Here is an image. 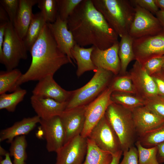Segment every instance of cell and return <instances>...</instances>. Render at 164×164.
Here are the masks:
<instances>
[{
	"label": "cell",
	"mask_w": 164,
	"mask_h": 164,
	"mask_svg": "<svg viewBox=\"0 0 164 164\" xmlns=\"http://www.w3.org/2000/svg\"><path fill=\"white\" fill-rule=\"evenodd\" d=\"M8 22L0 23V61L2 58L3 44L5 29Z\"/></svg>",
	"instance_id": "cell-41"
},
{
	"label": "cell",
	"mask_w": 164,
	"mask_h": 164,
	"mask_svg": "<svg viewBox=\"0 0 164 164\" xmlns=\"http://www.w3.org/2000/svg\"><path fill=\"white\" fill-rule=\"evenodd\" d=\"M87 105L65 109L60 116L65 133L64 144L82 133L85 124Z\"/></svg>",
	"instance_id": "cell-14"
},
{
	"label": "cell",
	"mask_w": 164,
	"mask_h": 164,
	"mask_svg": "<svg viewBox=\"0 0 164 164\" xmlns=\"http://www.w3.org/2000/svg\"><path fill=\"white\" fill-rule=\"evenodd\" d=\"M9 153L7 152L5 156V158L4 159L0 160V164H13L12 162Z\"/></svg>",
	"instance_id": "cell-46"
},
{
	"label": "cell",
	"mask_w": 164,
	"mask_h": 164,
	"mask_svg": "<svg viewBox=\"0 0 164 164\" xmlns=\"http://www.w3.org/2000/svg\"><path fill=\"white\" fill-rule=\"evenodd\" d=\"M68 29L76 43L84 47L92 45L101 50L119 42V36L92 0H82L67 20Z\"/></svg>",
	"instance_id": "cell-1"
},
{
	"label": "cell",
	"mask_w": 164,
	"mask_h": 164,
	"mask_svg": "<svg viewBox=\"0 0 164 164\" xmlns=\"http://www.w3.org/2000/svg\"><path fill=\"white\" fill-rule=\"evenodd\" d=\"M39 123L46 141L47 151L56 152L63 145L65 139V132L60 116L46 120L41 119Z\"/></svg>",
	"instance_id": "cell-13"
},
{
	"label": "cell",
	"mask_w": 164,
	"mask_h": 164,
	"mask_svg": "<svg viewBox=\"0 0 164 164\" xmlns=\"http://www.w3.org/2000/svg\"><path fill=\"white\" fill-rule=\"evenodd\" d=\"M157 159L159 164L164 163V142L157 146Z\"/></svg>",
	"instance_id": "cell-42"
},
{
	"label": "cell",
	"mask_w": 164,
	"mask_h": 164,
	"mask_svg": "<svg viewBox=\"0 0 164 164\" xmlns=\"http://www.w3.org/2000/svg\"><path fill=\"white\" fill-rule=\"evenodd\" d=\"M109 86L113 91L135 94V91L132 80L128 73L124 75L115 76Z\"/></svg>",
	"instance_id": "cell-31"
},
{
	"label": "cell",
	"mask_w": 164,
	"mask_h": 164,
	"mask_svg": "<svg viewBox=\"0 0 164 164\" xmlns=\"http://www.w3.org/2000/svg\"><path fill=\"white\" fill-rule=\"evenodd\" d=\"M119 42L110 47L102 50L94 46L91 59L97 68H101L118 75L121 70V63L118 55Z\"/></svg>",
	"instance_id": "cell-15"
},
{
	"label": "cell",
	"mask_w": 164,
	"mask_h": 164,
	"mask_svg": "<svg viewBox=\"0 0 164 164\" xmlns=\"http://www.w3.org/2000/svg\"><path fill=\"white\" fill-rule=\"evenodd\" d=\"M10 21L9 16L4 8L0 5V23L8 22Z\"/></svg>",
	"instance_id": "cell-43"
},
{
	"label": "cell",
	"mask_w": 164,
	"mask_h": 164,
	"mask_svg": "<svg viewBox=\"0 0 164 164\" xmlns=\"http://www.w3.org/2000/svg\"><path fill=\"white\" fill-rule=\"evenodd\" d=\"M162 70H163V71H164V66L162 68Z\"/></svg>",
	"instance_id": "cell-49"
},
{
	"label": "cell",
	"mask_w": 164,
	"mask_h": 164,
	"mask_svg": "<svg viewBox=\"0 0 164 164\" xmlns=\"http://www.w3.org/2000/svg\"><path fill=\"white\" fill-rule=\"evenodd\" d=\"M133 49L135 60L142 65L154 57L164 55V31L158 35L134 39Z\"/></svg>",
	"instance_id": "cell-9"
},
{
	"label": "cell",
	"mask_w": 164,
	"mask_h": 164,
	"mask_svg": "<svg viewBox=\"0 0 164 164\" xmlns=\"http://www.w3.org/2000/svg\"><path fill=\"white\" fill-rule=\"evenodd\" d=\"M38 7L46 23H53L58 16L56 0H38Z\"/></svg>",
	"instance_id": "cell-32"
},
{
	"label": "cell",
	"mask_w": 164,
	"mask_h": 164,
	"mask_svg": "<svg viewBox=\"0 0 164 164\" xmlns=\"http://www.w3.org/2000/svg\"><path fill=\"white\" fill-rule=\"evenodd\" d=\"M11 144L9 153L13 157V164H26L27 144L25 135L16 137Z\"/></svg>",
	"instance_id": "cell-28"
},
{
	"label": "cell",
	"mask_w": 164,
	"mask_h": 164,
	"mask_svg": "<svg viewBox=\"0 0 164 164\" xmlns=\"http://www.w3.org/2000/svg\"><path fill=\"white\" fill-rule=\"evenodd\" d=\"M131 110L138 138L164 122V118L145 105Z\"/></svg>",
	"instance_id": "cell-16"
},
{
	"label": "cell",
	"mask_w": 164,
	"mask_h": 164,
	"mask_svg": "<svg viewBox=\"0 0 164 164\" xmlns=\"http://www.w3.org/2000/svg\"><path fill=\"white\" fill-rule=\"evenodd\" d=\"M134 87L135 94L145 100L158 95L155 84L142 65L136 61L128 72Z\"/></svg>",
	"instance_id": "cell-12"
},
{
	"label": "cell",
	"mask_w": 164,
	"mask_h": 164,
	"mask_svg": "<svg viewBox=\"0 0 164 164\" xmlns=\"http://www.w3.org/2000/svg\"><path fill=\"white\" fill-rule=\"evenodd\" d=\"M135 145L138 151V164H159L157 159V146L145 148L138 140Z\"/></svg>",
	"instance_id": "cell-33"
},
{
	"label": "cell",
	"mask_w": 164,
	"mask_h": 164,
	"mask_svg": "<svg viewBox=\"0 0 164 164\" xmlns=\"http://www.w3.org/2000/svg\"><path fill=\"white\" fill-rule=\"evenodd\" d=\"M101 149L115 155L123 152L119 138L105 114L87 137Z\"/></svg>",
	"instance_id": "cell-7"
},
{
	"label": "cell",
	"mask_w": 164,
	"mask_h": 164,
	"mask_svg": "<svg viewBox=\"0 0 164 164\" xmlns=\"http://www.w3.org/2000/svg\"><path fill=\"white\" fill-rule=\"evenodd\" d=\"M26 93V90L19 87L11 94H1L0 109H5L9 112H14L17 105L22 101Z\"/></svg>",
	"instance_id": "cell-29"
},
{
	"label": "cell",
	"mask_w": 164,
	"mask_h": 164,
	"mask_svg": "<svg viewBox=\"0 0 164 164\" xmlns=\"http://www.w3.org/2000/svg\"><path fill=\"white\" fill-rule=\"evenodd\" d=\"M40 118L37 115L31 117L24 118L15 122L11 126L2 130L0 133V142L6 140L11 143L16 137L28 134L39 123Z\"/></svg>",
	"instance_id": "cell-20"
},
{
	"label": "cell",
	"mask_w": 164,
	"mask_h": 164,
	"mask_svg": "<svg viewBox=\"0 0 164 164\" xmlns=\"http://www.w3.org/2000/svg\"><path fill=\"white\" fill-rule=\"evenodd\" d=\"M46 23L40 12L33 14L26 34L23 39L27 51H30Z\"/></svg>",
	"instance_id": "cell-25"
},
{
	"label": "cell",
	"mask_w": 164,
	"mask_h": 164,
	"mask_svg": "<svg viewBox=\"0 0 164 164\" xmlns=\"http://www.w3.org/2000/svg\"><path fill=\"white\" fill-rule=\"evenodd\" d=\"M151 76L157 87L158 95L164 96V71L162 69Z\"/></svg>",
	"instance_id": "cell-40"
},
{
	"label": "cell",
	"mask_w": 164,
	"mask_h": 164,
	"mask_svg": "<svg viewBox=\"0 0 164 164\" xmlns=\"http://www.w3.org/2000/svg\"><path fill=\"white\" fill-rule=\"evenodd\" d=\"M113 92L108 87L94 100L88 104L85 112V122L80 135L87 138L93 128L105 115L108 106L113 102L111 95Z\"/></svg>",
	"instance_id": "cell-10"
},
{
	"label": "cell",
	"mask_w": 164,
	"mask_h": 164,
	"mask_svg": "<svg viewBox=\"0 0 164 164\" xmlns=\"http://www.w3.org/2000/svg\"><path fill=\"white\" fill-rule=\"evenodd\" d=\"M164 65V55L153 58L147 61L142 66L150 76L161 70Z\"/></svg>",
	"instance_id": "cell-37"
},
{
	"label": "cell",
	"mask_w": 164,
	"mask_h": 164,
	"mask_svg": "<svg viewBox=\"0 0 164 164\" xmlns=\"http://www.w3.org/2000/svg\"><path fill=\"white\" fill-rule=\"evenodd\" d=\"M29 52L32 58L31 63L17 82V88L23 83L38 81L48 76H53L66 64L70 63L75 66L58 47L47 23Z\"/></svg>",
	"instance_id": "cell-2"
},
{
	"label": "cell",
	"mask_w": 164,
	"mask_h": 164,
	"mask_svg": "<svg viewBox=\"0 0 164 164\" xmlns=\"http://www.w3.org/2000/svg\"><path fill=\"white\" fill-rule=\"evenodd\" d=\"M20 70L15 68L0 72V94L7 92H13L17 88V82L22 75Z\"/></svg>",
	"instance_id": "cell-27"
},
{
	"label": "cell",
	"mask_w": 164,
	"mask_h": 164,
	"mask_svg": "<svg viewBox=\"0 0 164 164\" xmlns=\"http://www.w3.org/2000/svg\"><path fill=\"white\" fill-rule=\"evenodd\" d=\"M87 138L80 135L73 138L56 153L55 164H82L87 153Z\"/></svg>",
	"instance_id": "cell-11"
},
{
	"label": "cell",
	"mask_w": 164,
	"mask_h": 164,
	"mask_svg": "<svg viewBox=\"0 0 164 164\" xmlns=\"http://www.w3.org/2000/svg\"><path fill=\"white\" fill-rule=\"evenodd\" d=\"M111 99L113 102L131 110L144 105L146 102L135 94L117 91L112 92Z\"/></svg>",
	"instance_id": "cell-26"
},
{
	"label": "cell",
	"mask_w": 164,
	"mask_h": 164,
	"mask_svg": "<svg viewBox=\"0 0 164 164\" xmlns=\"http://www.w3.org/2000/svg\"><path fill=\"white\" fill-rule=\"evenodd\" d=\"M135 6V16L128 33L134 39L156 35L164 31V27L156 16L139 6Z\"/></svg>",
	"instance_id": "cell-8"
},
{
	"label": "cell",
	"mask_w": 164,
	"mask_h": 164,
	"mask_svg": "<svg viewBox=\"0 0 164 164\" xmlns=\"http://www.w3.org/2000/svg\"><path fill=\"white\" fill-rule=\"evenodd\" d=\"M123 158L119 164H138V152L135 146H132L123 152Z\"/></svg>",
	"instance_id": "cell-38"
},
{
	"label": "cell",
	"mask_w": 164,
	"mask_h": 164,
	"mask_svg": "<svg viewBox=\"0 0 164 164\" xmlns=\"http://www.w3.org/2000/svg\"><path fill=\"white\" fill-rule=\"evenodd\" d=\"M47 23L59 49L70 60L73 61L71 50L76 43L68 29L67 21L62 20L58 15L54 22Z\"/></svg>",
	"instance_id": "cell-17"
},
{
	"label": "cell",
	"mask_w": 164,
	"mask_h": 164,
	"mask_svg": "<svg viewBox=\"0 0 164 164\" xmlns=\"http://www.w3.org/2000/svg\"><path fill=\"white\" fill-rule=\"evenodd\" d=\"M2 147L0 146V155L5 156L6 154L7 153Z\"/></svg>",
	"instance_id": "cell-48"
},
{
	"label": "cell",
	"mask_w": 164,
	"mask_h": 164,
	"mask_svg": "<svg viewBox=\"0 0 164 164\" xmlns=\"http://www.w3.org/2000/svg\"><path fill=\"white\" fill-rule=\"evenodd\" d=\"M105 115L119 138L123 152L134 146L138 136L132 110L113 102Z\"/></svg>",
	"instance_id": "cell-4"
},
{
	"label": "cell",
	"mask_w": 164,
	"mask_h": 164,
	"mask_svg": "<svg viewBox=\"0 0 164 164\" xmlns=\"http://www.w3.org/2000/svg\"><path fill=\"white\" fill-rule=\"evenodd\" d=\"M0 3L7 13L10 21L13 24L19 9V0H0Z\"/></svg>",
	"instance_id": "cell-36"
},
{
	"label": "cell",
	"mask_w": 164,
	"mask_h": 164,
	"mask_svg": "<svg viewBox=\"0 0 164 164\" xmlns=\"http://www.w3.org/2000/svg\"><path fill=\"white\" fill-rule=\"evenodd\" d=\"M38 2V0H19V9L13 25L17 33L22 39L32 19V7Z\"/></svg>",
	"instance_id": "cell-21"
},
{
	"label": "cell",
	"mask_w": 164,
	"mask_h": 164,
	"mask_svg": "<svg viewBox=\"0 0 164 164\" xmlns=\"http://www.w3.org/2000/svg\"><path fill=\"white\" fill-rule=\"evenodd\" d=\"M91 80L82 87L71 91L65 109L87 105L101 94L109 86L114 77L111 72L97 68Z\"/></svg>",
	"instance_id": "cell-5"
},
{
	"label": "cell",
	"mask_w": 164,
	"mask_h": 164,
	"mask_svg": "<svg viewBox=\"0 0 164 164\" xmlns=\"http://www.w3.org/2000/svg\"><path fill=\"white\" fill-rule=\"evenodd\" d=\"M134 39L129 34L121 38L119 42L118 55L121 63V70L119 74H126L128 65L132 61L135 60L132 45Z\"/></svg>",
	"instance_id": "cell-23"
},
{
	"label": "cell",
	"mask_w": 164,
	"mask_h": 164,
	"mask_svg": "<svg viewBox=\"0 0 164 164\" xmlns=\"http://www.w3.org/2000/svg\"><path fill=\"white\" fill-rule=\"evenodd\" d=\"M156 4L160 10L164 11V0H155Z\"/></svg>",
	"instance_id": "cell-47"
},
{
	"label": "cell",
	"mask_w": 164,
	"mask_h": 164,
	"mask_svg": "<svg viewBox=\"0 0 164 164\" xmlns=\"http://www.w3.org/2000/svg\"><path fill=\"white\" fill-rule=\"evenodd\" d=\"M2 51V58L0 62L5 65L6 70L16 68L21 60L27 58V50L23 40L10 21L5 29Z\"/></svg>",
	"instance_id": "cell-6"
},
{
	"label": "cell",
	"mask_w": 164,
	"mask_h": 164,
	"mask_svg": "<svg viewBox=\"0 0 164 164\" xmlns=\"http://www.w3.org/2000/svg\"><path fill=\"white\" fill-rule=\"evenodd\" d=\"M94 48V46L88 48H84L76 43L72 49L71 54L73 61L77 65L76 71L77 77H80L88 71L95 72L97 69L91 59Z\"/></svg>",
	"instance_id": "cell-22"
},
{
	"label": "cell",
	"mask_w": 164,
	"mask_h": 164,
	"mask_svg": "<svg viewBox=\"0 0 164 164\" xmlns=\"http://www.w3.org/2000/svg\"><path fill=\"white\" fill-rule=\"evenodd\" d=\"M123 152H121L115 155H113L112 160L110 164H119L120 160Z\"/></svg>",
	"instance_id": "cell-45"
},
{
	"label": "cell",
	"mask_w": 164,
	"mask_h": 164,
	"mask_svg": "<svg viewBox=\"0 0 164 164\" xmlns=\"http://www.w3.org/2000/svg\"><path fill=\"white\" fill-rule=\"evenodd\" d=\"M87 138V152L82 164H110L113 159L112 155L101 149L92 140Z\"/></svg>",
	"instance_id": "cell-24"
},
{
	"label": "cell",
	"mask_w": 164,
	"mask_h": 164,
	"mask_svg": "<svg viewBox=\"0 0 164 164\" xmlns=\"http://www.w3.org/2000/svg\"><path fill=\"white\" fill-rule=\"evenodd\" d=\"M93 5L121 38L128 34L135 13L131 0H92Z\"/></svg>",
	"instance_id": "cell-3"
},
{
	"label": "cell",
	"mask_w": 164,
	"mask_h": 164,
	"mask_svg": "<svg viewBox=\"0 0 164 164\" xmlns=\"http://www.w3.org/2000/svg\"><path fill=\"white\" fill-rule=\"evenodd\" d=\"M145 105L164 118V96L157 95L146 100Z\"/></svg>",
	"instance_id": "cell-35"
},
{
	"label": "cell",
	"mask_w": 164,
	"mask_h": 164,
	"mask_svg": "<svg viewBox=\"0 0 164 164\" xmlns=\"http://www.w3.org/2000/svg\"><path fill=\"white\" fill-rule=\"evenodd\" d=\"M155 15L164 28V11L159 10Z\"/></svg>",
	"instance_id": "cell-44"
},
{
	"label": "cell",
	"mask_w": 164,
	"mask_h": 164,
	"mask_svg": "<svg viewBox=\"0 0 164 164\" xmlns=\"http://www.w3.org/2000/svg\"><path fill=\"white\" fill-rule=\"evenodd\" d=\"M30 102L37 115L43 120L60 116L67 105V102L61 103L50 98L33 95L30 97Z\"/></svg>",
	"instance_id": "cell-19"
},
{
	"label": "cell",
	"mask_w": 164,
	"mask_h": 164,
	"mask_svg": "<svg viewBox=\"0 0 164 164\" xmlns=\"http://www.w3.org/2000/svg\"><path fill=\"white\" fill-rule=\"evenodd\" d=\"M137 140L146 148L157 146L164 142V122L138 137Z\"/></svg>",
	"instance_id": "cell-30"
},
{
	"label": "cell",
	"mask_w": 164,
	"mask_h": 164,
	"mask_svg": "<svg viewBox=\"0 0 164 164\" xmlns=\"http://www.w3.org/2000/svg\"><path fill=\"white\" fill-rule=\"evenodd\" d=\"M58 15L63 20L67 19L82 0H56Z\"/></svg>",
	"instance_id": "cell-34"
},
{
	"label": "cell",
	"mask_w": 164,
	"mask_h": 164,
	"mask_svg": "<svg viewBox=\"0 0 164 164\" xmlns=\"http://www.w3.org/2000/svg\"><path fill=\"white\" fill-rule=\"evenodd\" d=\"M71 91L61 87L54 80L53 75H49L38 81L32 91V95L50 98L61 103L67 102Z\"/></svg>",
	"instance_id": "cell-18"
},
{
	"label": "cell",
	"mask_w": 164,
	"mask_h": 164,
	"mask_svg": "<svg viewBox=\"0 0 164 164\" xmlns=\"http://www.w3.org/2000/svg\"><path fill=\"white\" fill-rule=\"evenodd\" d=\"M134 5H138L155 15L159 10L155 0H131Z\"/></svg>",
	"instance_id": "cell-39"
}]
</instances>
